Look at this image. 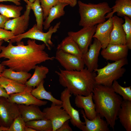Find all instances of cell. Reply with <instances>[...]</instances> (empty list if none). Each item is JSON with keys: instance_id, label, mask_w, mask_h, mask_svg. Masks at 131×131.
Masks as SVG:
<instances>
[{"instance_id": "obj_1", "label": "cell", "mask_w": 131, "mask_h": 131, "mask_svg": "<svg viewBox=\"0 0 131 131\" xmlns=\"http://www.w3.org/2000/svg\"><path fill=\"white\" fill-rule=\"evenodd\" d=\"M8 42L7 46H1L0 58L8 59L1 63L14 71L28 72L37 65L55 59L44 51L46 46L44 43L38 44L35 40L29 39L26 45L21 41L17 42L16 46L10 41Z\"/></svg>"}, {"instance_id": "obj_2", "label": "cell", "mask_w": 131, "mask_h": 131, "mask_svg": "<svg viewBox=\"0 0 131 131\" xmlns=\"http://www.w3.org/2000/svg\"><path fill=\"white\" fill-rule=\"evenodd\" d=\"M92 92L97 114L105 118L108 125L114 130L123 99L111 87L101 84H96Z\"/></svg>"}, {"instance_id": "obj_3", "label": "cell", "mask_w": 131, "mask_h": 131, "mask_svg": "<svg viewBox=\"0 0 131 131\" xmlns=\"http://www.w3.org/2000/svg\"><path fill=\"white\" fill-rule=\"evenodd\" d=\"M59 69V71H55L59 83L71 95L86 96L93 92L96 84L95 72L90 71L86 67L79 71Z\"/></svg>"}, {"instance_id": "obj_4", "label": "cell", "mask_w": 131, "mask_h": 131, "mask_svg": "<svg viewBox=\"0 0 131 131\" xmlns=\"http://www.w3.org/2000/svg\"><path fill=\"white\" fill-rule=\"evenodd\" d=\"M80 19L79 25L83 27L94 26L106 21V15L111 12V8L106 2L97 4L77 2Z\"/></svg>"}, {"instance_id": "obj_5", "label": "cell", "mask_w": 131, "mask_h": 131, "mask_svg": "<svg viewBox=\"0 0 131 131\" xmlns=\"http://www.w3.org/2000/svg\"><path fill=\"white\" fill-rule=\"evenodd\" d=\"M127 57L112 63L108 62L103 68L95 69L97 72L95 77L96 84L111 87L113 82L121 77L126 71L123 67L128 64Z\"/></svg>"}, {"instance_id": "obj_6", "label": "cell", "mask_w": 131, "mask_h": 131, "mask_svg": "<svg viewBox=\"0 0 131 131\" xmlns=\"http://www.w3.org/2000/svg\"><path fill=\"white\" fill-rule=\"evenodd\" d=\"M60 22H59L54 26H50L48 31L46 33L39 30L36 24H35L27 32L22 34L14 36L11 38L9 41L12 43L17 42L21 41L23 39L27 38L40 41L44 43L49 50H51V48L53 45V43L51 40L52 35L57 31L60 27Z\"/></svg>"}, {"instance_id": "obj_7", "label": "cell", "mask_w": 131, "mask_h": 131, "mask_svg": "<svg viewBox=\"0 0 131 131\" xmlns=\"http://www.w3.org/2000/svg\"><path fill=\"white\" fill-rule=\"evenodd\" d=\"M20 114L17 104L0 97V126L9 128Z\"/></svg>"}, {"instance_id": "obj_8", "label": "cell", "mask_w": 131, "mask_h": 131, "mask_svg": "<svg viewBox=\"0 0 131 131\" xmlns=\"http://www.w3.org/2000/svg\"><path fill=\"white\" fill-rule=\"evenodd\" d=\"M96 25L83 27L79 31L68 32L70 36L77 44L83 55L88 51L95 32Z\"/></svg>"}, {"instance_id": "obj_9", "label": "cell", "mask_w": 131, "mask_h": 131, "mask_svg": "<svg viewBox=\"0 0 131 131\" xmlns=\"http://www.w3.org/2000/svg\"><path fill=\"white\" fill-rule=\"evenodd\" d=\"M42 111L45 114V118L51 121L53 131H56L65 122L71 119L62 105L52 103L50 107L44 108Z\"/></svg>"}, {"instance_id": "obj_10", "label": "cell", "mask_w": 131, "mask_h": 131, "mask_svg": "<svg viewBox=\"0 0 131 131\" xmlns=\"http://www.w3.org/2000/svg\"><path fill=\"white\" fill-rule=\"evenodd\" d=\"M31 9L30 6L27 5L26 10L23 14L7 21L5 24L4 29L10 30L14 36L25 33L28 26Z\"/></svg>"}, {"instance_id": "obj_11", "label": "cell", "mask_w": 131, "mask_h": 131, "mask_svg": "<svg viewBox=\"0 0 131 131\" xmlns=\"http://www.w3.org/2000/svg\"><path fill=\"white\" fill-rule=\"evenodd\" d=\"M54 57L65 70L79 71L85 68V64L82 58L61 50H57Z\"/></svg>"}, {"instance_id": "obj_12", "label": "cell", "mask_w": 131, "mask_h": 131, "mask_svg": "<svg viewBox=\"0 0 131 131\" xmlns=\"http://www.w3.org/2000/svg\"><path fill=\"white\" fill-rule=\"evenodd\" d=\"M71 96L72 95L66 88L61 93L60 98L62 102V107L70 117V120L72 124L82 130L85 123L81 120L79 111L72 106L70 101Z\"/></svg>"}, {"instance_id": "obj_13", "label": "cell", "mask_w": 131, "mask_h": 131, "mask_svg": "<svg viewBox=\"0 0 131 131\" xmlns=\"http://www.w3.org/2000/svg\"><path fill=\"white\" fill-rule=\"evenodd\" d=\"M33 89V87L27 86L23 91L10 94L8 98L10 101L17 104L26 105L33 104L39 106L46 105L47 101L39 100L32 94L31 92Z\"/></svg>"}, {"instance_id": "obj_14", "label": "cell", "mask_w": 131, "mask_h": 131, "mask_svg": "<svg viewBox=\"0 0 131 131\" xmlns=\"http://www.w3.org/2000/svg\"><path fill=\"white\" fill-rule=\"evenodd\" d=\"M89 46L87 51L83 55L82 58L86 67L92 72L98 68V56L102 46L100 42L94 38L93 43Z\"/></svg>"}, {"instance_id": "obj_15", "label": "cell", "mask_w": 131, "mask_h": 131, "mask_svg": "<svg viewBox=\"0 0 131 131\" xmlns=\"http://www.w3.org/2000/svg\"><path fill=\"white\" fill-rule=\"evenodd\" d=\"M129 49L126 45L109 44L102 49L101 54L106 60L115 62L127 57Z\"/></svg>"}, {"instance_id": "obj_16", "label": "cell", "mask_w": 131, "mask_h": 131, "mask_svg": "<svg viewBox=\"0 0 131 131\" xmlns=\"http://www.w3.org/2000/svg\"><path fill=\"white\" fill-rule=\"evenodd\" d=\"M113 26L112 17L106 21L97 25L93 38H95L100 43L102 48H105L109 43L110 34Z\"/></svg>"}, {"instance_id": "obj_17", "label": "cell", "mask_w": 131, "mask_h": 131, "mask_svg": "<svg viewBox=\"0 0 131 131\" xmlns=\"http://www.w3.org/2000/svg\"><path fill=\"white\" fill-rule=\"evenodd\" d=\"M93 94L92 92L86 96L77 95L75 96L74 99L75 106L82 109L86 117L90 120L93 119L97 115L92 98Z\"/></svg>"}, {"instance_id": "obj_18", "label": "cell", "mask_w": 131, "mask_h": 131, "mask_svg": "<svg viewBox=\"0 0 131 131\" xmlns=\"http://www.w3.org/2000/svg\"><path fill=\"white\" fill-rule=\"evenodd\" d=\"M112 18L113 26L110 34L109 44L126 45L125 34L123 26L124 20L115 15Z\"/></svg>"}, {"instance_id": "obj_19", "label": "cell", "mask_w": 131, "mask_h": 131, "mask_svg": "<svg viewBox=\"0 0 131 131\" xmlns=\"http://www.w3.org/2000/svg\"><path fill=\"white\" fill-rule=\"evenodd\" d=\"M22 117L26 123L30 121L45 119V114L38 106L34 105H26L18 104Z\"/></svg>"}, {"instance_id": "obj_20", "label": "cell", "mask_w": 131, "mask_h": 131, "mask_svg": "<svg viewBox=\"0 0 131 131\" xmlns=\"http://www.w3.org/2000/svg\"><path fill=\"white\" fill-rule=\"evenodd\" d=\"M81 113L85 120V125L83 128V131H109V125L106 121L104 120L99 115L97 114L93 119L90 120L86 116L83 110Z\"/></svg>"}, {"instance_id": "obj_21", "label": "cell", "mask_w": 131, "mask_h": 131, "mask_svg": "<svg viewBox=\"0 0 131 131\" xmlns=\"http://www.w3.org/2000/svg\"><path fill=\"white\" fill-rule=\"evenodd\" d=\"M117 117L126 131H131V101L123 100Z\"/></svg>"}, {"instance_id": "obj_22", "label": "cell", "mask_w": 131, "mask_h": 131, "mask_svg": "<svg viewBox=\"0 0 131 131\" xmlns=\"http://www.w3.org/2000/svg\"><path fill=\"white\" fill-rule=\"evenodd\" d=\"M111 8L112 11L107 14L106 19L112 17L115 12L118 16H126L131 19V0H116Z\"/></svg>"}, {"instance_id": "obj_23", "label": "cell", "mask_w": 131, "mask_h": 131, "mask_svg": "<svg viewBox=\"0 0 131 131\" xmlns=\"http://www.w3.org/2000/svg\"><path fill=\"white\" fill-rule=\"evenodd\" d=\"M57 49L61 50L66 53L82 58L83 54L79 47L73 40L68 36L65 38L58 45Z\"/></svg>"}, {"instance_id": "obj_24", "label": "cell", "mask_w": 131, "mask_h": 131, "mask_svg": "<svg viewBox=\"0 0 131 131\" xmlns=\"http://www.w3.org/2000/svg\"><path fill=\"white\" fill-rule=\"evenodd\" d=\"M0 85L9 95L23 91L27 87L25 84L2 76L0 77Z\"/></svg>"}, {"instance_id": "obj_25", "label": "cell", "mask_w": 131, "mask_h": 131, "mask_svg": "<svg viewBox=\"0 0 131 131\" xmlns=\"http://www.w3.org/2000/svg\"><path fill=\"white\" fill-rule=\"evenodd\" d=\"M68 5L67 4L59 2L50 9L47 17L43 22V25L45 30L50 27L51 23L54 20L64 15L65 12L64 8Z\"/></svg>"}, {"instance_id": "obj_26", "label": "cell", "mask_w": 131, "mask_h": 131, "mask_svg": "<svg viewBox=\"0 0 131 131\" xmlns=\"http://www.w3.org/2000/svg\"><path fill=\"white\" fill-rule=\"evenodd\" d=\"M44 80H43L36 88L33 89L31 92L32 94L39 100L46 99L53 104L61 105L62 102L61 100L56 98L50 91L46 90L44 85Z\"/></svg>"}, {"instance_id": "obj_27", "label": "cell", "mask_w": 131, "mask_h": 131, "mask_svg": "<svg viewBox=\"0 0 131 131\" xmlns=\"http://www.w3.org/2000/svg\"><path fill=\"white\" fill-rule=\"evenodd\" d=\"M34 69V72L33 76L25 84L27 86L33 87V89L37 87L44 80L49 71L47 67L42 65H37Z\"/></svg>"}, {"instance_id": "obj_28", "label": "cell", "mask_w": 131, "mask_h": 131, "mask_svg": "<svg viewBox=\"0 0 131 131\" xmlns=\"http://www.w3.org/2000/svg\"><path fill=\"white\" fill-rule=\"evenodd\" d=\"M31 76L30 73L24 71H16L10 68L5 69L1 73V76L14 80L25 84Z\"/></svg>"}, {"instance_id": "obj_29", "label": "cell", "mask_w": 131, "mask_h": 131, "mask_svg": "<svg viewBox=\"0 0 131 131\" xmlns=\"http://www.w3.org/2000/svg\"><path fill=\"white\" fill-rule=\"evenodd\" d=\"M25 125L36 131H53L51 121L46 119L28 121L25 123Z\"/></svg>"}, {"instance_id": "obj_30", "label": "cell", "mask_w": 131, "mask_h": 131, "mask_svg": "<svg viewBox=\"0 0 131 131\" xmlns=\"http://www.w3.org/2000/svg\"><path fill=\"white\" fill-rule=\"evenodd\" d=\"M23 8V7L20 5L0 4V13L9 18H15L20 16Z\"/></svg>"}, {"instance_id": "obj_31", "label": "cell", "mask_w": 131, "mask_h": 131, "mask_svg": "<svg viewBox=\"0 0 131 131\" xmlns=\"http://www.w3.org/2000/svg\"><path fill=\"white\" fill-rule=\"evenodd\" d=\"M27 5L29 6L33 12L36 22V26L38 29L43 31V12L41 7L40 0H35L33 3L28 2Z\"/></svg>"}, {"instance_id": "obj_32", "label": "cell", "mask_w": 131, "mask_h": 131, "mask_svg": "<svg viewBox=\"0 0 131 131\" xmlns=\"http://www.w3.org/2000/svg\"><path fill=\"white\" fill-rule=\"evenodd\" d=\"M112 88L116 93L123 97V100L131 101V87H123L117 81H114Z\"/></svg>"}, {"instance_id": "obj_33", "label": "cell", "mask_w": 131, "mask_h": 131, "mask_svg": "<svg viewBox=\"0 0 131 131\" xmlns=\"http://www.w3.org/2000/svg\"><path fill=\"white\" fill-rule=\"evenodd\" d=\"M124 23L123 25L126 36V45L129 49H131V19L128 16H124Z\"/></svg>"}, {"instance_id": "obj_34", "label": "cell", "mask_w": 131, "mask_h": 131, "mask_svg": "<svg viewBox=\"0 0 131 131\" xmlns=\"http://www.w3.org/2000/svg\"><path fill=\"white\" fill-rule=\"evenodd\" d=\"M43 12L44 19L47 17L50 9L59 3L58 0H40Z\"/></svg>"}, {"instance_id": "obj_35", "label": "cell", "mask_w": 131, "mask_h": 131, "mask_svg": "<svg viewBox=\"0 0 131 131\" xmlns=\"http://www.w3.org/2000/svg\"><path fill=\"white\" fill-rule=\"evenodd\" d=\"M25 122L20 114L14 120L9 128L8 131H24Z\"/></svg>"}, {"instance_id": "obj_36", "label": "cell", "mask_w": 131, "mask_h": 131, "mask_svg": "<svg viewBox=\"0 0 131 131\" xmlns=\"http://www.w3.org/2000/svg\"><path fill=\"white\" fill-rule=\"evenodd\" d=\"M14 36L11 31L0 28V41L8 42L11 38Z\"/></svg>"}, {"instance_id": "obj_37", "label": "cell", "mask_w": 131, "mask_h": 131, "mask_svg": "<svg viewBox=\"0 0 131 131\" xmlns=\"http://www.w3.org/2000/svg\"><path fill=\"white\" fill-rule=\"evenodd\" d=\"M69 121L70 120L66 121L56 131H72L73 130L69 124Z\"/></svg>"}, {"instance_id": "obj_38", "label": "cell", "mask_w": 131, "mask_h": 131, "mask_svg": "<svg viewBox=\"0 0 131 131\" xmlns=\"http://www.w3.org/2000/svg\"><path fill=\"white\" fill-rule=\"evenodd\" d=\"M9 18L1 14H0V28L4 29L6 22Z\"/></svg>"}, {"instance_id": "obj_39", "label": "cell", "mask_w": 131, "mask_h": 131, "mask_svg": "<svg viewBox=\"0 0 131 131\" xmlns=\"http://www.w3.org/2000/svg\"><path fill=\"white\" fill-rule=\"evenodd\" d=\"M59 2L67 4L72 7H74L77 4V0H58Z\"/></svg>"}, {"instance_id": "obj_40", "label": "cell", "mask_w": 131, "mask_h": 131, "mask_svg": "<svg viewBox=\"0 0 131 131\" xmlns=\"http://www.w3.org/2000/svg\"><path fill=\"white\" fill-rule=\"evenodd\" d=\"M0 97L8 98L9 95L7 94L5 89L0 85Z\"/></svg>"}, {"instance_id": "obj_41", "label": "cell", "mask_w": 131, "mask_h": 131, "mask_svg": "<svg viewBox=\"0 0 131 131\" xmlns=\"http://www.w3.org/2000/svg\"><path fill=\"white\" fill-rule=\"evenodd\" d=\"M4 1L12 2L17 6H20L21 5L20 0H0V2Z\"/></svg>"}, {"instance_id": "obj_42", "label": "cell", "mask_w": 131, "mask_h": 131, "mask_svg": "<svg viewBox=\"0 0 131 131\" xmlns=\"http://www.w3.org/2000/svg\"><path fill=\"white\" fill-rule=\"evenodd\" d=\"M5 69V66L0 63V77L1 76V73L3 72Z\"/></svg>"}, {"instance_id": "obj_43", "label": "cell", "mask_w": 131, "mask_h": 131, "mask_svg": "<svg viewBox=\"0 0 131 131\" xmlns=\"http://www.w3.org/2000/svg\"><path fill=\"white\" fill-rule=\"evenodd\" d=\"M9 127L0 126V131H8Z\"/></svg>"}, {"instance_id": "obj_44", "label": "cell", "mask_w": 131, "mask_h": 131, "mask_svg": "<svg viewBox=\"0 0 131 131\" xmlns=\"http://www.w3.org/2000/svg\"><path fill=\"white\" fill-rule=\"evenodd\" d=\"M24 131H36L35 130L26 126L24 128Z\"/></svg>"}, {"instance_id": "obj_45", "label": "cell", "mask_w": 131, "mask_h": 131, "mask_svg": "<svg viewBox=\"0 0 131 131\" xmlns=\"http://www.w3.org/2000/svg\"><path fill=\"white\" fill-rule=\"evenodd\" d=\"M3 42V41L1 40L0 41V52L1 51V47L2 46V45Z\"/></svg>"}, {"instance_id": "obj_46", "label": "cell", "mask_w": 131, "mask_h": 131, "mask_svg": "<svg viewBox=\"0 0 131 131\" xmlns=\"http://www.w3.org/2000/svg\"><path fill=\"white\" fill-rule=\"evenodd\" d=\"M35 0H28V1L30 3H33L35 1Z\"/></svg>"}]
</instances>
